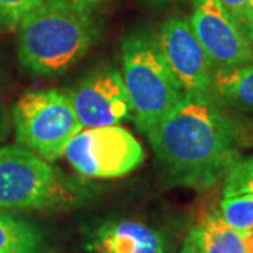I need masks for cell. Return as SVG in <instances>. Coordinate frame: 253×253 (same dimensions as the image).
<instances>
[{
	"label": "cell",
	"instance_id": "obj_14",
	"mask_svg": "<svg viewBox=\"0 0 253 253\" xmlns=\"http://www.w3.org/2000/svg\"><path fill=\"white\" fill-rule=\"evenodd\" d=\"M219 215L236 231L253 229V194H238L224 197Z\"/></svg>",
	"mask_w": 253,
	"mask_h": 253
},
{
	"label": "cell",
	"instance_id": "obj_9",
	"mask_svg": "<svg viewBox=\"0 0 253 253\" xmlns=\"http://www.w3.org/2000/svg\"><path fill=\"white\" fill-rule=\"evenodd\" d=\"M69 96L82 128L118 126L131 117L123 75L114 68H101L83 78Z\"/></svg>",
	"mask_w": 253,
	"mask_h": 253
},
{
	"label": "cell",
	"instance_id": "obj_5",
	"mask_svg": "<svg viewBox=\"0 0 253 253\" xmlns=\"http://www.w3.org/2000/svg\"><path fill=\"white\" fill-rule=\"evenodd\" d=\"M75 200L76 190L54 165L20 145L0 146V208L52 210Z\"/></svg>",
	"mask_w": 253,
	"mask_h": 253
},
{
	"label": "cell",
	"instance_id": "obj_7",
	"mask_svg": "<svg viewBox=\"0 0 253 253\" xmlns=\"http://www.w3.org/2000/svg\"><path fill=\"white\" fill-rule=\"evenodd\" d=\"M189 23L217 69L252 63L251 38L218 0H193Z\"/></svg>",
	"mask_w": 253,
	"mask_h": 253
},
{
	"label": "cell",
	"instance_id": "obj_15",
	"mask_svg": "<svg viewBox=\"0 0 253 253\" xmlns=\"http://www.w3.org/2000/svg\"><path fill=\"white\" fill-rule=\"evenodd\" d=\"M238 194H253V158L238 159L226 173L224 197Z\"/></svg>",
	"mask_w": 253,
	"mask_h": 253
},
{
	"label": "cell",
	"instance_id": "obj_21",
	"mask_svg": "<svg viewBox=\"0 0 253 253\" xmlns=\"http://www.w3.org/2000/svg\"><path fill=\"white\" fill-rule=\"evenodd\" d=\"M151 3H158V4H166V3H172V1H176V0H148Z\"/></svg>",
	"mask_w": 253,
	"mask_h": 253
},
{
	"label": "cell",
	"instance_id": "obj_12",
	"mask_svg": "<svg viewBox=\"0 0 253 253\" xmlns=\"http://www.w3.org/2000/svg\"><path fill=\"white\" fill-rule=\"evenodd\" d=\"M212 91L222 104L253 114V63L215 69Z\"/></svg>",
	"mask_w": 253,
	"mask_h": 253
},
{
	"label": "cell",
	"instance_id": "obj_8",
	"mask_svg": "<svg viewBox=\"0 0 253 253\" xmlns=\"http://www.w3.org/2000/svg\"><path fill=\"white\" fill-rule=\"evenodd\" d=\"M163 58L186 94H214L212 62L187 20L169 18L156 36Z\"/></svg>",
	"mask_w": 253,
	"mask_h": 253
},
{
	"label": "cell",
	"instance_id": "obj_19",
	"mask_svg": "<svg viewBox=\"0 0 253 253\" xmlns=\"http://www.w3.org/2000/svg\"><path fill=\"white\" fill-rule=\"evenodd\" d=\"M177 253H203L201 249H200L199 244L196 242V239L193 238L191 234H189V236L184 239V242L181 245L180 251Z\"/></svg>",
	"mask_w": 253,
	"mask_h": 253
},
{
	"label": "cell",
	"instance_id": "obj_2",
	"mask_svg": "<svg viewBox=\"0 0 253 253\" xmlns=\"http://www.w3.org/2000/svg\"><path fill=\"white\" fill-rule=\"evenodd\" d=\"M20 66L36 78L62 76L81 61L99 36L87 0H46L18 26Z\"/></svg>",
	"mask_w": 253,
	"mask_h": 253
},
{
	"label": "cell",
	"instance_id": "obj_11",
	"mask_svg": "<svg viewBox=\"0 0 253 253\" xmlns=\"http://www.w3.org/2000/svg\"><path fill=\"white\" fill-rule=\"evenodd\" d=\"M190 234L203 253H253V229L236 231L219 214L207 215Z\"/></svg>",
	"mask_w": 253,
	"mask_h": 253
},
{
	"label": "cell",
	"instance_id": "obj_3",
	"mask_svg": "<svg viewBox=\"0 0 253 253\" xmlns=\"http://www.w3.org/2000/svg\"><path fill=\"white\" fill-rule=\"evenodd\" d=\"M123 81L136 128L148 134L184 97L180 84L163 58L158 38L135 31L123 40Z\"/></svg>",
	"mask_w": 253,
	"mask_h": 253
},
{
	"label": "cell",
	"instance_id": "obj_16",
	"mask_svg": "<svg viewBox=\"0 0 253 253\" xmlns=\"http://www.w3.org/2000/svg\"><path fill=\"white\" fill-rule=\"evenodd\" d=\"M46 0H0V31H16L23 18Z\"/></svg>",
	"mask_w": 253,
	"mask_h": 253
},
{
	"label": "cell",
	"instance_id": "obj_10",
	"mask_svg": "<svg viewBox=\"0 0 253 253\" xmlns=\"http://www.w3.org/2000/svg\"><path fill=\"white\" fill-rule=\"evenodd\" d=\"M87 248L94 253H168L162 231L134 219L107 221L91 234Z\"/></svg>",
	"mask_w": 253,
	"mask_h": 253
},
{
	"label": "cell",
	"instance_id": "obj_13",
	"mask_svg": "<svg viewBox=\"0 0 253 253\" xmlns=\"http://www.w3.org/2000/svg\"><path fill=\"white\" fill-rule=\"evenodd\" d=\"M0 253H44V238L34 224L0 211Z\"/></svg>",
	"mask_w": 253,
	"mask_h": 253
},
{
	"label": "cell",
	"instance_id": "obj_4",
	"mask_svg": "<svg viewBox=\"0 0 253 253\" xmlns=\"http://www.w3.org/2000/svg\"><path fill=\"white\" fill-rule=\"evenodd\" d=\"M11 123L17 145L46 162L61 159L83 129L69 93L58 89L26 91L11 109Z\"/></svg>",
	"mask_w": 253,
	"mask_h": 253
},
{
	"label": "cell",
	"instance_id": "obj_20",
	"mask_svg": "<svg viewBox=\"0 0 253 253\" xmlns=\"http://www.w3.org/2000/svg\"><path fill=\"white\" fill-rule=\"evenodd\" d=\"M248 14H249V38L253 40V0H249Z\"/></svg>",
	"mask_w": 253,
	"mask_h": 253
},
{
	"label": "cell",
	"instance_id": "obj_18",
	"mask_svg": "<svg viewBox=\"0 0 253 253\" xmlns=\"http://www.w3.org/2000/svg\"><path fill=\"white\" fill-rule=\"evenodd\" d=\"M10 132V118L9 113L4 107L3 101L0 99V142H3Z\"/></svg>",
	"mask_w": 253,
	"mask_h": 253
},
{
	"label": "cell",
	"instance_id": "obj_1",
	"mask_svg": "<svg viewBox=\"0 0 253 253\" xmlns=\"http://www.w3.org/2000/svg\"><path fill=\"white\" fill-rule=\"evenodd\" d=\"M242 132L214 94H186L146 135L166 180L203 190L225 177L242 158Z\"/></svg>",
	"mask_w": 253,
	"mask_h": 253
},
{
	"label": "cell",
	"instance_id": "obj_6",
	"mask_svg": "<svg viewBox=\"0 0 253 253\" xmlns=\"http://www.w3.org/2000/svg\"><path fill=\"white\" fill-rule=\"evenodd\" d=\"M78 173L89 179L123 177L144 162V148L120 126L83 128L73 136L65 155Z\"/></svg>",
	"mask_w": 253,
	"mask_h": 253
},
{
	"label": "cell",
	"instance_id": "obj_17",
	"mask_svg": "<svg viewBox=\"0 0 253 253\" xmlns=\"http://www.w3.org/2000/svg\"><path fill=\"white\" fill-rule=\"evenodd\" d=\"M224 9L228 11V14L235 20V23L244 30L249 37V0H218Z\"/></svg>",
	"mask_w": 253,
	"mask_h": 253
}]
</instances>
